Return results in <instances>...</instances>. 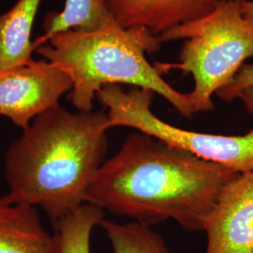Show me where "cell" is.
<instances>
[{"instance_id":"6da1fadb","label":"cell","mask_w":253,"mask_h":253,"mask_svg":"<svg viewBox=\"0 0 253 253\" xmlns=\"http://www.w3.org/2000/svg\"><path fill=\"white\" fill-rule=\"evenodd\" d=\"M239 172L144 132H132L104 161L85 203L152 226L173 219L204 231L221 192Z\"/></svg>"},{"instance_id":"7a4b0ae2","label":"cell","mask_w":253,"mask_h":253,"mask_svg":"<svg viewBox=\"0 0 253 253\" xmlns=\"http://www.w3.org/2000/svg\"><path fill=\"white\" fill-rule=\"evenodd\" d=\"M104 112L60 105L35 118L9 145L5 178L9 202L42 208L54 225L85 203L107 151Z\"/></svg>"},{"instance_id":"3957f363","label":"cell","mask_w":253,"mask_h":253,"mask_svg":"<svg viewBox=\"0 0 253 253\" xmlns=\"http://www.w3.org/2000/svg\"><path fill=\"white\" fill-rule=\"evenodd\" d=\"M161 43L148 30L122 27L110 14L96 29L57 33L35 51L71 77V100L78 111H91L103 86L124 84L153 91L190 118L194 110L189 95L174 89L145 57Z\"/></svg>"},{"instance_id":"277c9868","label":"cell","mask_w":253,"mask_h":253,"mask_svg":"<svg viewBox=\"0 0 253 253\" xmlns=\"http://www.w3.org/2000/svg\"><path fill=\"white\" fill-rule=\"evenodd\" d=\"M241 1L218 0L207 15L159 37L161 42L186 40L179 63L155 67L161 73L178 70L192 75L194 87L188 95L194 113L212 110L213 95L230 84L253 57V24L245 18Z\"/></svg>"},{"instance_id":"5b68a950","label":"cell","mask_w":253,"mask_h":253,"mask_svg":"<svg viewBox=\"0 0 253 253\" xmlns=\"http://www.w3.org/2000/svg\"><path fill=\"white\" fill-rule=\"evenodd\" d=\"M153 91L132 86L124 91L119 84H108L97 98L108 109L109 125L128 126L188 151L200 159L224 165L239 173L253 171V128L245 135H216L172 126L157 118L150 106Z\"/></svg>"},{"instance_id":"8992f818","label":"cell","mask_w":253,"mask_h":253,"mask_svg":"<svg viewBox=\"0 0 253 253\" xmlns=\"http://www.w3.org/2000/svg\"><path fill=\"white\" fill-rule=\"evenodd\" d=\"M72 89L71 77L47 60L0 72V116L25 129L39 116L59 106L61 97Z\"/></svg>"},{"instance_id":"52a82bcc","label":"cell","mask_w":253,"mask_h":253,"mask_svg":"<svg viewBox=\"0 0 253 253\" xmlns=\"http://www.w3.org/2000/svg\"><path fill=\"white\" fill-rule=\"evenodd\" d=\"M204 231L206 253H253V171L227 185Z\"/></svg>"},{"instance_id":"ba28073f","label":"cell","mask_w":253,"mask_h":253,"mask_svg":"<svg viewBox=\"0 0 253 253\" xmlns=\"http://www.w3.org/2000/svg\"><path fill=\"white\" fill-rule=\"evenodd\" d=\"M218 0H106L109 13L119 26L139 27L161 36L173 27L210 12Z\"/></svg>"},{"instance_id":"9c48e42d","label":"cell","mask_w":253,"mask_h":253,"mask_svg":"<svg viewBox=\"0 0 253 253\" xmlns=\"http://www.w3.org/2000/svg\"><path fill=\"white\" fill-rule=\"evenodd\" d=\"M0 253H55L36 208L0 197Z\"/></svg>"},{"instance_id":"30bf717a","label":"cell","mask_w":253,"mask_h":253,"mask_svg":"<svg viewBox=\"0 0 253 253\" xmlns=\"http://www.w3.org/2000/svg\"><path fill=\"white\" fill-rule=\"evenodd\" d=\"M42 0H18L0 14V72L26 65L33 59L31 32Z\"/></svg>"},{"instance_id":"8fae6325","label":"cell","mask_w":253,"mask_h":253,"mask_svg":"<svg viewBox=\"0 0 253 253\" xmlns=\"http://www.w3.org/2000/svg\"><path fill=\"white\" fill-rule=\"evenodd\" d=\"M109 15L106 0H66L60 12H52L47 16L45 33L33 42L34 51L57 33L72 29H96Z\"/></svg>"},{"instance_id":"7c38bea8","label":"cell","mask_w":253,"mask_h":253,"mask_svg":"<svg viewBox=\"0 0 253 253\" xmlns=\"http://www.w3.org/2000/svg\"><path fill=\"white\" fill-rule=\"evenodd\" d=\"M103 218V209L88 203L73 210L53 225L55 253H90L91 233Z\"/></svg>"},{"instance_id":"4fadbf2b","label":"cell","mask_w":253,"mask_h":253,"mask_svg":"<svg viewBox=\"0 0 253 253\" xmlns=\"http://www.w3.org/2000/svg\"><path fill=\"white\" fill-rule=\"evenodd\" d=\"M100 226L108 236L113 253H170L163 237L148 225L137 221L121 224L103 218Z\"/></svg>"},{"instance_id":"5bb4252c","label":"cell","mask_w":253,"mask_h":253,"mask_svg":"<svg viewBox=\"0 0 253 253\" xmlns=\"http://www.w3.org/2000/svg\"><path fill=\"white\" fill-rule=\"evenodd\" d=\"M249 86H253V64H244L232 83L218 91L216 95L221 100L232 101L237 98L240 91Z\"/></svg>"},{"instance_id":"9a60e30c","label":"cell","mask_w":253,"mask_h":253,"mask_svg":"<svg viewBox=\"0 0 253 253\" xmlns=\"http://www.w3.org/2000/svg\"><path fill=\"white\" fill-rule=\"evenodd\" d=\"M237 98L243 101L248 112L253 116V86H249L240 91Z\"/></svg>"},{"instance_id":"2e32d148","label":"cell","mask_w":253,"mask_h":253,"mask_svg":"<svg viewBox=\"0 0 253 253\" xmlns=\"http://www.w3.org/2000/svg\"><path fill=\"white\" fill-rule=\"evenodd\" d=\"M241 10L245 18L249 20L253 24V1L242 0L241 1Z\"/></svg>"}]
</instances>
